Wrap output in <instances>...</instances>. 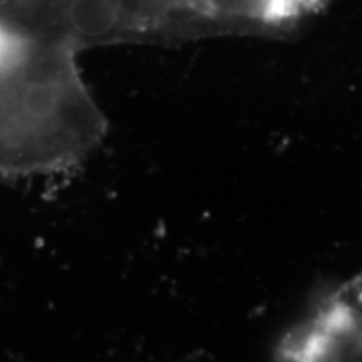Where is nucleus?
Instances as JSON below:
<instances>
[{"mask_svg": "<svg viewBox=\"0 0 362 362\" xmlns=\"http://www.w3.org/2000/svg\"><path fill=\"white\" fill-rule=\"evenodd\" d=\"M69 45L0 16V176L66 173L96 151L106 116Z\"/></svg>", "mask_w": 362, "mask_h": 362, "instance_id": "nucleus-1", "label": "nucleus"}]
</instances>
